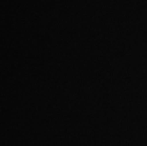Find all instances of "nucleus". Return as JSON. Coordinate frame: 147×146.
Returning <instances> with one entry per match:
<instances>
[]
</instances>
